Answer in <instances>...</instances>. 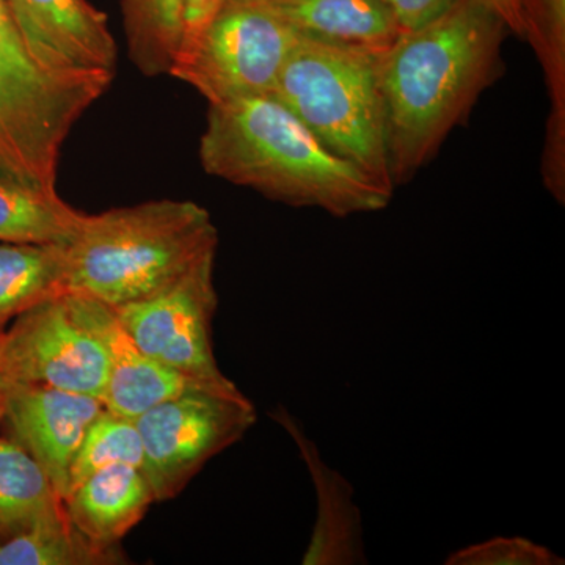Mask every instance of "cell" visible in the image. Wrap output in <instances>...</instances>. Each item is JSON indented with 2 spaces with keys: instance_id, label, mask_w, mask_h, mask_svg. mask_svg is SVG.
Wrapping results in <instances>:
<instances>
[{
  "instance_id": "cell-14",
  "label": "cell",
  "mask_w": 565,
  "mask_h": 565,
  "mask_svg": "<svg viewBox=\"0 0 565 565\" xmlns=\"http://www.w3.org/2000/svg\"><path fill=\"white\" fill-rule=\"evenodd\" d=\"M156 503L141 468L114 465L96 471L63 500L71 525L102 546H118Z\"/></svg>"
},
{
  "instance_id": "cell-9",
  "label": "cell",
  "mask_w": 565,
  "mask_h": 565,
  "mask_svg": "<svg viewBox=\"0 0 565 565\" xmlns=\"http://www.w3.org/2000/svg\"><path fill=\"white\" fill-rule=\"evenodd\" d=\"M11 381L88 394L103 401L109 363L102 341L71 311L66 292L36 305L0 337Z\"/></svg>"
},
{
  "instance_id": "cell-18",
  "label": "cell",
  "mask_w": 565,
  "mask_h": 565,
  "mask_svg": "<svg viewBox=\"0 0 565 565\" xmlns=\"http://www.w3.org/2000/svg\"><path fill=\"white\" fill-rule=\"evenodd\" d=\"M63 511L50 476L21 445L0 435V544Z\"/></svg>"
},
{
  "instance_id": "cell-22",
  "label": "cell",
  "mask_w": 565,
  "mask_h": 565,
  "mask_svg": "<svg viewBox=\"0 0 565 565\" xmlns=\"http://www.w3.org/2000/svg\"><path fill=\"white\" fill-rule=\"evenodd\" d=\"M114 465L141 468L143 444L136 418L104 407L93 419L71 463L66 497L96 471Z\"/></svg>"
},
{
  "instance_id": "cell-4",
  "label": "cell",
  "mask_w": 565,
  "mask_h": 565,
  "mask_svg": "<svg viewBox=\"0 0 565 565\" xmlns=\"http://www.w3.org/2000/svg\"><path fill=\"white\" fill-rule=\"evenodd\" d=\"M377 52L297 36L273 96L338 158L396 191L390 174Z\"/></svg>"
},
{
  "instance_id": "cell-21",
  "label": "cell",
  "mask_w": 565,
  "mask_h": 565,
  "mask_svg": "<svg viewBox=\"0 0 565 565\" xmlns=\"http://www.w3.org/2000/svg\"><path fill=\"white\" fill-rule=\"evenodd\" d=\"M128 54L147 77L170 74L181 47L180 0H121Z\"/></svg>"
},
{
  "instance_id": "cell-20",
  "label": "cell",
  "mask_w": 565,
  "mask_h": 565,
  "mask_svg": "<svg viewBox=\"0 0 565 565\" xmlns=\"http://www.w3.org/2000/svg\"><path fill=\"white\" fill-rule=\"evenodd\" d=\"M65 508V505H63ZM120 545L102 546L79 533L66 512L43 520L28 533L0 544V565L126 564Z\"/></svg>"
},
{
  "instance_id": "cell-16",
  "label": "cell",
  "mask_w": 565,
  "mask_h": 565,
  "mask_svg": "<svg viewBox=\"0 0 565 565\" xmlns=\"http://www.w3.org/2000/svg\"><path fill=\"white\" fill-rule=\"evenodd\" d=\"M297 33L311 39L384 51L399 35L382 0H259Z\"/></svg>"
},
{
  "instance_id": "cell-15",
  "label": "cell",
  "mask_w": 565,
  "mask_h": 565,
  "mask_svg": "<svg viewBox=\"0 0 565 565\" xmlns=\"http://www.w3.org/2000/svg\"><path fill=\"white\" fill-rule=\"evenodd\" d=\"M530 41L544 70L550 98L544 180L555 199L565 195V0H520Z\"/></svg>"
},
{
  "instance_id": "cell-25",
  "label": "cell",
  "mask_w": 565,
  "mask_h": 565,
  "mask_svg": "<svg viewBox=\"0 0 565 565\" xmlns=\"http://www.w3.org/2000/svg\"><path fill=\"white\" fill-rule=\"evenodd\" d=\"M455 0H382L399 32L416 31L445 13Z\"/></svg>"
},
{
  "instance_id": "cell-3",
  "label": "cell",
  "mask_w": 565,
  "mask_h": 565,
  "mask_svg": "<svg viewBox=\"0 0 565 565\" xmlns=\"http://www.w3.org/2000/svg\"><path fill=\"white\" fill-rule=\"evenodd\" d=\"M217 247L210 211L193 202L156 200L87 214L66 245L68 292L125 307L172 285Z\"/></svg>"
},
{
  "instance_id": "cell-17",
  "label": "cell",
  "mask_w": 565,
  "mask_h": 565,
  "mask_svg": "<svg viewBox=\"0 0 565 565\" xmlns=\"http://www.w3.org/2000/svg\"><path fill=\"white\" fill-rule=\"evenodd\" d=\"M65 292L66 245L0 243V337L25 311Z\"/></svg>"
},
{
  "instance_id": "cell-24",
  "label": "cell",
  "mask_w": 565,
  "mask_h": 565,
  "mask_svg": "<svg viewBox=\"0 0 565 565\" xmlns=\"http://www.w3.org/2000/svg\"><path fill=\"white\" fill-rule=\"evenodd\" d=\"M223 3L225 0H180L181 47L177 63L192 54Z\"/></svg>"
},
{
  "instance_id": "cell-6",
  "label": "cell",
  "mask_w": 565,
  "mask_h": 565,
  "mask_svg": "<svg viewBox=\"0 0 565 565\" xmlns=\"http://www.w3.org/2000/svg\"><path fill=\"white\" fill-rule=\"evenodd\" d=\"M256 408L228 377L189 390L137 416L156 501L172 500L212 457L243 440Z\"/></svg>"
},
{
  "instance_id": "cell-8",
  "label": "cell",
  "mask_w": 565,
  "mask_h": 565,
  "mask_svg": "<svg viewBox=\"0 0 565 565\" xmlns=\"http://www.w3.org/2000/svg\"><path fill=\"white\" fill-rule=\"evenodd\" d=\"M215 256L207 253L172 285L139 302L115 308L141 351L178 373L202 381L226 377L212 344L218 296Z\"/></svg>"
},
{
  "instance_id": "cell-23",
  "label": "cell",
  "mask_w": 565,
  "mask_h": 565,
  "mask_svg": "<svg viewBox=\"0 0 565 565\" xmlns=\"http://www.w3.org/2000/svg\"><path fill=\"white\" fill-rule=\"evenodd\" d=\"M448 565H559L563 557L548 546L520 535H494L479 544L456 550L445 559Z\"/></svg>"
},
{
  "instance_id": "cell-10",
  "label": "cell",
  "mask_w": 565,
  "mask_h": 565,
  "mask_svg": "<svg viewBox=\"0 0 565 565\" xmlns=\"http://www.w3.org/2000/svg\"><path fill=\"white\" fill-rule=\"evenodd\" d=\"M25 47L58 74L117 73L118 47L106 14L88 0H7Z\"/></svg>"
},
{
  "instance_id": "cell-2",
  "label": "cell",
  "mask_w": 565,
  "mask_h": 565,
  "mask_svg": "<svg viewBox=\"0 0 565 565\" xmlns=\"http://www.w3.org/2000/svg\"><path fill=\"white\" fill-rule=\"evenodd\" d=\"M200 161L212 177L338 218L385 210L394 193L327 150L273 95L210 104Z\"/></svg>"
},
{
  "instance_id": "cell-12",
  "label": "cell",
  "mask_w": 565,
  "mask_h": 565,
  "mask_svg": "<svg viewBox=\"0 0 565 565\" xmlns=\"http://www.w3.org/2000/svg\"><path fill=\"white\" fill-rule=\"evenodd\" d=\"M103 408V401L88 394L13 382L3 424L11 440L35 459L65 500L71 463Z\"/></svg>"
},
{
  "instance_id": "cell-13",
  "label": "cell",
  "mask_w": 565,
  "mask_h": 565,
  "mask_svg": "<svg viewBox=\"0 0 565 565\" xmlns=\"http://www.w3.org/2000/svg\"><path fill=\"white\" fill-rule=\"evenodd\" d=\"M273 418L289 434L307 465L316 493L313 533L302 556L303 565L366 564L362 512L353 501V487L322 459L318 446L285 407Z\"/></svg>"
},
{
  "instance_id": "cell-1",
  "label": "cell",
  "mask_w": 565,
  "mask_h": 565,
  "mask_svg": "<svg viewBox=\"0 0 565 565\" xmlns=\"http://www.w3.org/2000/svg\"><path fill=\"white\" fill-rule=\"evenodd\" d=\"M508 32L481 0H455L437 20L399 33L377 52L394 188L433 161L479 95L498 79Z\"/></svg>"
},
{
  "instance_id": "cell-26",
  "label": "cell",
  "mask_w": 565,
  "mask_h": 565,
  "mask_svg": "<svg viewBox=\"0 0 565 565\" xmlns=\"http://www.w3.org/2000/svg\"><path fill=\"white\" fill-rule=\"evenodd\" d=\"M481 2L504 22L509 32L525 39V20H523L520 0H481Z\"/></svg>"
},
{
  "instance_id": "cell-19",
  "label": "cell",
  "mask_w": 565,
  "mask_h": 565,
  "mask_svg": "<svg viewBox=\"0 0 565 565\" xmlns=\"http://www.w3.org/2000/svg\"><path fill=\"white\" fill-rule=\"evenodd\" d=\"M85 221L57 192L0 177V243L68 245Z\"/></svg>"
},
{
  "instance_id": "cell-5",
  "label": "cell",
  "mask_w": 565,
  "mask_h": 565,
  "mask_svg": "<svg viewBox=\"0 0 565 565\" xmlns=\"http://www.w3.org/2000/svg\"><path fill=\"white\" fill-rule=\"evenodd\" d=\"M107 74L52 73L25 47L0 0V177L57 191L63 145L110 87Z\"/></svg>"
},
{
  "instance_id": "cell-11",
  "label": "cell",
  "mask_w": 565,
  "mask_h": 565,
  "mask_svg": "<svg viewBox=\"0 0 565 565\" xmlns=\"http://www.w3.org/2000/svg\"><path fill=\"white\" fill-rule=\"evenodd\" d=\"M66 300L74 318L102 341L109 363L103 404L117 414L137 418L163 401L226 379L202 381L178 373L141 351L115 308L79 292H66Z\"/></svg>"
},
{
  "instance_id": "cell-7",
  "label": "cell",
  "mask_w": 565,
  "mask_h": 565,
  "mask_svg": "<svg viewBox=\"0 0 565 565\" xmlns=\"http://www.w3.org/2000/svg\"><path fill=\"white\" fill-rule=\"evenodd\" d=\"M297 36L259 0H225L195 50L170 76L210 104L273 95Z\"/></svg>"
},
{
  "instance_id": "cell-27",
  "label": "cell",
  "mask_w": 565,
  "mask_h": 565,
  "mask_svg": "<svg viewBox=\"0 0 565 565\" xmlns=\"http://www.w3.org/2000/svg\"><path fill=\"white\" fill-rule=\"evenodd\" d=\"M11 385H13V381H11L6 366H3L2 360H0V427H2L3 418H6Z\"/></svg>"
}]
</instances>
